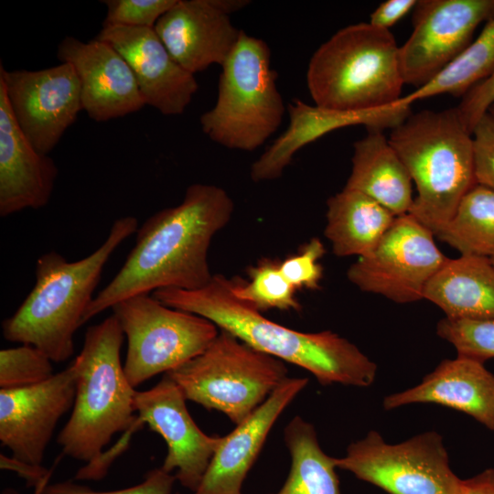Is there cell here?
<instances>
[{
    "label": "cell",
    "mask_w": 494,
    "mask_h": 494,
    "mask_svg": "<svg viewBox=\"0 0 494 494\" xmlns=\"http://www.w3.org/2000/svg\"><path fill=\"white\" fill-rule=\"evenodd\" d=\"M173 59L195 75L222 66L240 36L220 0H177L154 27Z\"/></svg>",
    "instance_id": "obj_18"
},
{
    "label": "cell",
    "mask_w": 494,
    "mask_h": 494,
    "mask_svg": "<svg viewBox=\"0 0 494 494\" xmlns=\"http://www.w3.org/2000/svg\"><path fill=\"white\" fill-rule=\"evenodd\" d=\"M435 403L462 412L494 432V374L484 362L457 356L442 360L417 385L384 397L387 411Z\"/></svg>",
    "instance_id": "obj_22"
},
{
    "label": "cell",
    "mask_w": 494,
    "mask_h": 494,
    "mask_svg": "<svg viewBox=\"0 0 494 494\" xmlns=\"http://www.w3.org/2000/svg\"><path fill=\"white\" fill-rule=\"evenodd\" d=\"M76 372L72 364L48 381L0 390V441L12 456L41 465L59 419L73 406Z\"/></svg>",
    "instance_id": "obj_15"
},
{
    "label": "cell",
    "mask_w": 494,
    "mask_h": 494,
    "mask_svg": "<svg viewBox=\"0 0 494 494\" xmlns=\"http://www.w3.org/2000/svg\"><path fill=\"white\" fill-rule=\"evenodd\" d=\"M336 465L389 494H459L462 484L435 431L389 444L370 430L351 443L345 456L336 457Z\"/></svg>",
    "instance_id": "obj_10"
},
{
    "label": "cell",
    "mask_w": 494,
    "mask_h": 494,
    "mask_svg": "<svg viewBox=\"0 0 494 494\" xmlns=\"http://www.w3.org/2000/svg\"><path fill=\"white\" fill-rule=\"evenodd\" d=\"M424 298L448 318H494V264L478 255L448 259L427 284Z\"/></svg>",
    "instance_id": "obj_24"
},
{
    "label": "cell",
    "mask_w": 494,
    "mask_h": 494,
    "mask_svg": "<svg viewBox=\"0 0 494 494\" xmlns=\"http://www.w3.org/2000/svg\"><path fill=\"white\" fill-rule=\"evenodd\" d=\"M308 383L286 378L244 421L223 436L194 494H242V483L279 415Z\"/></svg>",
    "instance_id": "obj_20"
},
{
    "label": "cell",
    "mask_w": 494,
    "mask_h": 494,
    "mask_svg": "<svg viewBox=\"0 0 494 494\" xmlns=\"http://www.w3.org/2000/svg\"><path fill=\"white\" fill-rule=\"evenodd\" d=\"M352 168L346 188L364 193L396 217L410 211L412 178L381 130L369 129L353 144Z\"/></svg>",
    "instance_id": "obj_23"
},
{
    "label": "cell",
    "mask_w": 494,
    "mask_h": 494,
    "mask_svg": "<svg viewBox=\"0 0 494 494\" xmlns=\"http://www.w3.org/2000/svg\"><path fill=\"white\" fill-rule=\"evenodd\" d=\"M0 466L2 469L12 470L18 476L25 478L27 483L35 489L40 486H47L51 472L41 465H33L15 457L0 455Z\"/></svg>",
    "instance_id": "obj_38"
},
{
    "label": "cell",
    "mask_w": 494,
    "mask_h": 494,
    "mask_svg": "<svg viewBox=\"0 0 494 494\" xmlns=\"http://www.w3.org/2000/svg\"><path fill=\"white\" fill-rule=\"evenodd\" d=\"M289 124L251 166L254 182L274 180L283 175L295 154L323 135L348 126L393 129L411 113V104L400 101L392 107L369 112H345L310 105L295 99L287 105Z\"/></svg>",
    "instance_id": "obj_19"
},
{
    "label": "cell",
    "mask_w": 494,
    "mask_h": 494,
    "mask_svg": "<svg viewBox=\"0 0 494 494\" xmlns=\"http://www.w3.org/2000/svg\"><path fill=\"white\" fill-rule=\"evenodd\" d=\"M234 203L220 187L193 184L182 202L137 230L135 243L112 281L94 296L82 323L128 297L163 288L197 290L211 279L213 237L231 220Z\"/></svg>",
    "instance_id": "obj_1"
},
{
    "label": "cell",
    "mask_w": 494,
    "mask_h": 494,
    "mask_svg": "<svg viewBox=\"0 0 494 494\" xmlns=\"http://www.w3.org/2000/svg\"><path fill=\"white\" fill-rule=\"evenodd\" d=\"M276 79L268 45L241 30L221 66L216 102L200 116L202 132L230 149L251 152L263 145L285 113Z\"/></svg>",
    "instance_id": "obj_7"
},
{
    "label": "cell",
    "mask_w": 494,
    "mask_h": 494,
    "mask_svg": "<svg viewBox=\"0 0 494 494\" xmlns=\"http://www.w3.org/2000/svg\"><path fill=\"white\" fill-rule=\"evenodd\" d=\"M492 263L494 264V252L489 257Z\"/></svg>",
    "instance_id": "obj_42"
},
{
    "label": "cell",
    "mask_w": 494,
    "mask_h": 494,
    "mask_svg": "<svg viewBox=\"0 0 494 494\" xmlns=\"http://www.w3.org/2000/svg\"><path fill=\"white\" fill-rule=\"evenodd\" d=\"M112 309L127 338L124 370L134 388L197 357L220 331L209 319L169 307L150 294L124 299Z\"/></svg>",
    "instance_id": "obj_9"
},
{
    "label": "cell",
    "mask_w": 494,
    "mask_h": 494,
    "mask_svg": "<svg viewBox=\"0 0 494 494\" xmlns=\"http://www.w3.org/2000/svg\"><path fill=\"white\" fill-rule=\"evenodd\" d=\"M3 494H18L14 489H5Z\"/></svg>",
    "instance_id": "obj_40"
},
{
    "label": "cell",
    "mask_w": 494,
    "mask_h": 494,
    "mask_svg": "<svg viewBox=\"0 0 494 494\" xmlns=\"http://www.w3.org/2000/svg\"><path fill=\"white\" fill-rule=\"evenodd\" d=\"M488 112L494 116V103L489 107Z\"/></svg>",
    "instance_id": "obj_41"
},
{
    "label": "cell",
    "mask_w": 494,
    "mask_h": 494,
    "mask_svg": "<svg viewBox=\"0 0 494 494\" xmlns=\"http://www.w3.org/2000/svg\"><path fill=\"white\" fill-rule=\"evenodd\" d=\"M58 174L53 159L39 153L21 131L0 84V216L45 207Z\"/></svg>",
    "instance_id": "obj_21"
},
{
    "label": "cell",
    "mask_w": 494,
    "mask_h": 494,
    "mask_svg": "<svg viewBox=\"0 0 494 494\" xmlns=\"http://www.w3.org/2000/svg\"><path fill=\"white\" fill-rule=\"evenodd\" d=\"M434 236L410 213L397 216L374 249L349 267L347 277L363 292L399 304L418 301L449 259Z\"/></svg>",
    "instance_id": "obj_11"
},
{
    "label": "cell",
    "mask_w": 494,
    "mask_h": 494,
    "mask_svg": "<svg viewBox=\"0 0 494 494\" xmlns=\"http://www.w3.org/2000/svg\"><path fill=\"white\" fill-rule=\"evenodd\" d=\"M176 480L175 475L160 467L149 471L141 483L123 489L98 491L73 481H62L36 489L34 494H171Z\"/></svg>",
    "instance_id": "obj_34"
},
{
    "label": "cell",
    "mask_w": 494,
    "mask_h": 494,
    "mask_svg": "<svg viewBox=\"0 0 494 494\" xmlns=\"http://www.w3.org/2000/svg\"><path fill=\"white\" fill-rule=\"evenodd\" d=\"M124 334L114 315L88 328L71 364L76 392L70 419L58 436L62 453L93 465L112 437L135 421V390L121 363Z\"/></svg>",
    "instance_id": "obj_5"
},
{
    "label": "cell",
    "mask_w": 494,
    "mask_h": 494,
    "mask_svg": "<svg viewBox=\"0 0 494 494\" xmlns=\"http://www.w3.org/2000/svg\"><path fill=\"white\" fill-rule=\"evenodd\" d=\"M494 103V71L486 80L476 85L462 99L456 107L458 116L472 134L478 120Z\"/></svg>",
    "instance_id": "obj_36"
},
{
    "label": "cell",
    "mask_w": 494,
    "mask_h": 494,
    "mask_svg": "<svg viewBox=\"0 0 494 494\" xmlns=\"http://www.w3.org/2000/svg\"><path fill=\"white\" fill-rule=\"evenodd\" d=\"M399 48L389 29L370 23L339 29L308 64L306 83L315 105L369 112L396 104L404 85Z\"/></svg>",
    "instance_id": "obj_6"
},
{
    "label": "cell",
    "mask_w": 494,
    "mask_h": 494,
    "mask_svg": "<svg viewBox=\"0 0 494 494\" xmlns=\"http://www.w3.org/2000/svg\"><path fill=\"white\" fill-rule=\"evenodd\" d=\"M96 38L109 43L126 60L145 105L164 115L183 113L198 82L173 59L154 28L102 26Z\"/></svg>",
    "instance_id": "obj_16"
},
{
    "label": "cell",
    "mask_w": 494,
    "mask_h": 494,
    "mask_svg": "<svg viewBox=\"0 0 494 494\" xmlns=\"http://www.w3.org/2000/svg\"><path fill=\"white\" fill-rule=\"evenodd\" d=\"M249 281L231 278L233 295L260 312L275 308L300 311L302 306L295 296V288L280 270V262L264 258L248 269Z\"/></svg>",
    "instance_id": "obj_29"
},
{
    "label": "cell",
    "mask_w": 494,
    "mask_h": 494,
    "mask_svg": "<svg viewBox=\"0 0 494 494\" xmlns=\"http://www.w3.org/2000/svg\"><path fill=\"white\" fill-rule=\"evenodd\" d=\"M57 55L60 62L73 66L81 83L82 110L92 120L109 121L145 106L131 68L109 43L66 37Z\"/></svg>",
    "instance_id": "obj_17"
},
{
    "label": "cell",
    "mask_w": 494,
    "mask_h": 494,
    "mask_svg": "<svg viewBox=\"0 0 494 494\" xmlns=\"http://www.w3.org/2000/svg\"><path fill=\"white\" fill-rule=\"evenodd\" d=\"M0 84L21 131L44 155L82 110L80 80L70 63L38 70H6L1 64Z\"/></svg>",
    "instance_id": "obj_13"
},
{
    "label": "cell",
    "mask_w": 494,
    "mask_h": 494,
    "mask_svg": "<svg viewBox=\"0 0 494 494\" xmlns=\"http://www.w3.org/2000/svg\"><path fill=\"white\" fill-rule=\"evenodd\" d=\"M151 295L169 307L209 319L260 352L306 370L322 385L364 388L375 381L377 364L356 345L329 330L301 332L270 320L237 298L231 278L224 274H213L197 290L163 288Z\"/></svg>",
    "instance_id": "obj_2"
},
{
    "label": "cell",
    "mask_w": 494,
    "mask_h": 494,
    "mask_svg": "<svg viewBox=\"0 0 494 494\" xmlns=\"http://www.w3.org/2000/svg\"><path fill=\"white\" fill-rule=\"evenodd\" d=\"M459 494H494V468H487L467 479H462Z\"/></svg>",
    "instance_id": "obj_39"
},
{
    "label": "cell",
    "mask_w": 494,
    "mask_h": 494,
    "mask_svg": "<svg viewBox=\"0 0 494 494\" xmlns=\"http://www.w3.org/2000/svg\"><path fill=\"white\" fill-rule=\"evenodd\" d=\"M494 18V0H418L413 32L399 48L404 84L422 87L472 41L477 27Z\"/></svg>",
    "instance_id": "obj_12"
},
{
    "label": "cell",
    "mask_w": 494,
    "mask_h": 494,
    "mask_svg": "<svg viewBox=\"0 0 494 494\" xmlns=\"http://www.w3.org/2000/svg\"><path fill=\"white\" fill-rule=\"evenodd\" d=\"M187 400L244 421L287 378L285 363L220 329L199 355L167 372Z\"/></svg>",
    "instance_id": "obj_8"
},
{
    "label": "cell",
    "mask_w": 494,
    "mask_h": 494,
    "mask_svg": "<svg viewBox=\"0 0 494 494\" xmlns=\"http://www.w3.org/2000/svg\"><path fill=\"white\" fill-rule=\"evenodd\" d=\"M325 254L323 242L312 238L295 253L280 262V270L295 290H317L323 277L319 260Z\"/></svg>",
    "instance_id": "obj_33"
},
{
    "label": "cell",
    "mask_w": 494,
    "mask_h": 494,
    "mask_svg": "<svg viewBox=\"0 0 494 494\" xmlns=\"http://www.w3.org/2000/svg\"><path fill=\"white\" fill-rule=\"evenodd\" d=\"M51 362L43 351L31 345L1 349V390L19 389L48 381L55 374Z\"/></svg>",
    "instance_id": "obj_30"
},
{
    "label": "cell",
    "mask_w": 494,
    "mask_h": 494,
    "mask_svg": "<svg viewBox=\"0 0 494 494\" xmlns=\"http://www.w3.org/2000/svg\"><path fill=\"white\" fill-rule=\"evenodd\" d=\"M137 228L134 216L115 220L103 243L79 261L69 262L57 252L41 255L35 285L16 311L2 322L3 337L34 346L55 362L70 358L74 334L83 324L104 265Z\"/></svg>",
    "instance_id": "obj_3"
},
{
    "label": "cell",
    "mask_w": 494,
    "mask_h": 494,
    "mask_svg": "<svg viewBox=\"0 0 494 494\" xmlns=\"http://www.w3.org/2000/svg\"><path fill=\"white\" fill-rule=\"evenodd\" d=\"M494 71V18L484 24L480 34L435 77L403 96L404 102L450 94L464 97Z\"/></svg>",
    "instance_id": "obj_27"
},
{
    "label": "cell",
    "mask_w": 494,
    "mask_h": 494,
    "mask_svg": "<svg viewBox=\"0 0 494 494\" xmlns=\"http://www.w3.org/2000/svg\"><path fill=\"white\" fill-rule=\"evenodd\" d=\"M187 399L174 380L165 373L153 388L135 392L134 425L146 424L165 440L167 454L162 468L176 471L179 483L196 491L222 437L206 435L192 419Z\"/></svg>",
    "instance_id": "obj_14"
},
{
    "label": "cell",
    "mask_w": 494,
    "mask_h": 494,
    "mask_svg": "<svg viewBox=\"0 0 494 494\" xmlns=\"http://www.w3.org/2000/svg\"><path fill=\"white\" fill-rule=\"evenodd\" d=\"M388 140L416 186L408 213L437 236L477 184L472 134L454 107L412 113Z\"/></svg>",
    "instance_id": "obj_4"
},
{
    "label": "cell",
    "mask_w": 494,
    "mask_h": 494,
    "mask_svg": "<svg viewBox=\"0 0 494 494\" xmlns=\"http://www.w3.org/2000/svg\"><path fill=\"white\" fill-rule=\"evenodd\" d=\"M416 3L417 0H387L371 13L369 23L380 28L389 29L413 10Z\"/></svg>",
    "instance_id": "obj_37"
},
{
    "label": "cell",
    "mask_w": 494,
    "mask_h": 494,
    "mask_svg": "<svg viewBox=\"0 0 494 494\" xmlns=\"http://www.w3.org/2000/svg\"><path fill=\"white\" fill-rule=\"evenodd\" d=\"M284 437L291 467L275 494H341L336 457L323 451L312 424L296 415L285 428Z\"/></svg>",
    "instance_id": "obj_26"
},
{
    "label": "cell",
    "mask_w": 494,
    "mask_h": 494,
    "mask_svg": "<svg viewBox=\"0 0 494 494\" xmlns=\"http://www.w3.org/2000/svg\"><path fill=\"white\" fill-rule=\"evenodd\" d=\"M436 333L454 346L457 356L481 362L494 358V318L438 321Z\"/></svg>",
    "instance_id": "obj_31"
},
{
    "label": "cell",
    "mask_w": 494,
    "mask_h": 494,
    "mask_svg": "<svg viewBox=\"0 0 494 494\" xmlns=\"http://www.w3.org/2000/svg\"><path fill=\"white\" fill-rule=\"evenodd\" d=\"M436 237L463 255L489 257L494 252V190L475 184Z\"/></svg>",
    "instance_id": "obj_28"
},
{
    "label": "cell",
    "mask_w": 494,
    "mask_h": 494,
    "mask_svg": "<svg viewBox=\"0 0 494 494\" xmlns=\"http://www.w3.org/2000/svg\"><path fill=\"white\" fill-rule=\"evenodd\" d=\"M177 0H107L102 26L154 28Z\"/></svg>",
    "instance_id": "obj_32"
},
{
    "label": "cell",
    "mask_w": 494,
    "mask_h": 494,
    "mask_svg": "<svg viewBox=\"0 0 494 494\" xmlns=\"http://www.w3.org/2000/svg\"><path fill=\"white\" fill-rule=\"evenodd\" d=\"M472 140L476 183L494 190V116L489 112L475 125Z\"/></svg>",
    "instance_id": "obj_35"
},
{
    "label": "cell",
    "mask_w": 494,
    "mask_h": 494,
    "mask_svg": "<svg viewBox=\"0 0 494 494\" xmlns=\"http://www.w3.org/2000/svg\"><path fill=\"white\" fill-rule=\"evenodd\" d=\"M324 235L338 257L371 252L396 216L373 199L344 188L327 201Z\"/></svg>",
    "instance_id": "obj_25"
}]
</instances>
